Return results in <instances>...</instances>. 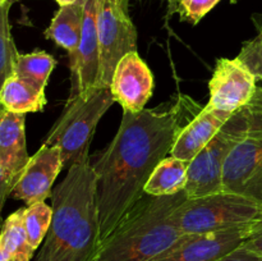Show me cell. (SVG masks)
Instances as JSON below:
<instances>
[{
  "mask_svg": "<svg viewBox=\"0 0 262 261\" xmlns=\"http://www.w3.org/2000/svg\"><path fill=\"white\" fill-rule=\"evenodd\" d=\"M181 105L178 101L170 109L138 113L123 110L115 137L91 163L96 174L100 242L145 194L143 188L151 173L170 154L184 125V104L183 107Z\"/></svg>",
  "mask_w": 262,
  "mask_h": 261,
  "instance_id": "obj_1",
  "label": "cell"
},
{
  "mask_svg": "<svg viewBox=\"0 0 262 261\" xmlns=\"http://www.w3.org/2000/svg\"><path fill=\"white\" fill-rule=\"evenodd\" d=\"M53 220L33 261H91L100 245L96 174L91 161L68 169L51 193Z\"/></svg>",
  "mask_w": 262,
  "mask_h": 261,
  "instance_id": "obj_2",
  "label": "cell"
},
{
  "mask_svg": "<svg viewBox=\"0 0 262 261\" xmlns=\"http://www.w3.org/2000/svg\"><path fill=\"white\" fill-rule=\"evenodd\" d=\"M184 200V191L159 197L145 193L100 242L91 261L152 260L182 235L171 214Z\"/></svg>",
  "mask_w": 262,
  "mask_h": 261,
  "instance_id": "obj_3",
  "label": "cell"
},
{
  "mask_svg": "<svg viewBox=\"0 0 262 261\" xmlns=\"http://www.w3.org/2000/svg\"><path fill=\"white\" fill-rule=\"evenodd\" d=\"M114 102L110 87L96 86L69 95L63 113L43 141L45 145L60 148L64 168L90 161V146L97 124Z\"/></svg>",
  "mask_w": 262,
  "mask_h": 261,
  "instance_id": "obj_4",
  "label": "cell"
},
{
  "mask_svg": "<svg viewBox=\"0 0 262 261\" xmlns=\"http://www.w3.org/2000/svg\"><path fill=\"white\" fill-rule=\"evenodd\" d=\"M262 210L261 202L222 191L199 199H187L174 210L171 220L182 234L220 232L247 227Z\"/></svg>",
  "mask_w": 262,
  "mask_h": 261,
  "instance_id": "obj_5",
  "label": "cell"
},
{
  "mask_svg": "<svg viewBox=\"0 0 262 261\" xmlns=\"http://www.w3.org/2000/svg\"><path fill=\"white\" fill-rule=\"evenodd\" d=\"M248 106L238 110L222 129L188 163L184 193L187 199H199L223 191V169L230 148L247 128Z\"/></svg>",
  "mask_w": 262,
  "mask_h": 261,
  "instance_id": "obj_6",
  "label": "cell"
},
{
  "mask_svg": "<svg viewBox=\"0 0 262 261\" xmlns=\"http://www.w3.org/2000/svg\"><path fill=\"white\" fill-rule=\"evenodd\" d=\"M247 106V128L225 159L223 191L262 204V110L251 104Z\"/></svg>",
  "mask_w": 262,
  "mask_h": 261,
  "instance_id": "obj_7",
  "label": "cell"
},
{
  "mask_svg": "<svg viewBox=\"0 0 262 261\" xmlns=\"http://www.w3.org/2000/svg\"><path fill=\"white\" fill-rule=\"evenodd\" d=\"M99 32V82L110 87L115 68L128 53L137 51V28L129 17L113 0H97Z\"/></svg>",
  "mask_w": 262,
  "mask_h": 261,
  "instance_id": "obj_8",
  "label": "cell"
},
{
  "mask_svg": "<svg viewBox=\"0 0 262 261\" xmlns=\"http://www.w3.org/2000/svg\"><path fill=\"white\" fill-rule=\"evenodd\" d=\"M257 78L238 58H220L209 82V106L234 114L252 101Z\"/></svg>",
  "mask_w": 262,
  "mask_h": 261,
  "instance_id": "obj_9",
  "label": "cell"
},
{
  "mask_svg": "<svg viewBox=\"0 0 262 261\" xmlns=\"http://www.w3.org/2000/svg\"><path fill=\"white\" fill-rule=\"evenodd\" d=\"M248 227L220 232L186 233L150 261H214L241 247L247 237Z\"/></svg>",
  "mask_w": 262,
  "mask_h": 261,
  "instance_id": "obj_10",
  "label": "cell"
},
{
  "mask_svg": "<svg viewBox=\"0 0 262 261\" xmlns=\"http://www.w3.org/2000/svg\"><path fill=\"white\" fill-rule=\"evenodd\" d=\"M63 168L60 148L42 143L35 155L30 158L10 191V197L22 200L27 206L45 202L46 199L51 197L54 182Z\"/></svg>",
  "mask_w": 262,
  "mask_h": 261,
  "instance_id": "obj_11",
  "label": "cell"
},
{
  "mask_svg": "<svg viewBox=\"0 0 262 261\" xmlns=\"http://www.w3.org/2000/svg\"><path fill=\"white\" fill-rule=\"evenodd\" d=\"M154 74L137 51L123 56L113 74L110 90L124 112L138 113L154 94Z\"/></svg>",
  "mask_w": 262,
  "mask_h": 261,
  "instance_id": "obj_12",
  "label": "cell"
},
{
  "mask_svg": "<svg viewBox=\"0 0 262 261\" xmlns=\"http://www.w3.org/2000/svg\"><path fill=\"white\" fill-rule=\"evenodd\" d=\"M71 66V95L81 94L97 86L99 82V32L97 0H84L83 23L76 58Z\"/></svg>",
  "mask_w": 262,
  "mask_h": 261,
  "instance_id": "obj_13",
  "label": "cell"
},
{
  "mask_svg": "<svg viewBox=\"0 0 262 261\" xmlns=\"http://www.w3.org/2000/svg\"><path fill=\"white\" fill-rule=\"evenodd\" d=\"M232 115L209 105L201 107L199 113L183 125L171 147L170 155L189 163L214 138Z\"/></svg>",
  "mask_w": 262,
  "mask_h": 261,
  "instance_id": "obj_14",
  "label": "cell"
},
{
  "mask_svg": "<svg viewBox=\"0 0 262 261\" xmlns=\"http://www.w3.org/2000/svg\"><path fill=\"white\" fill-rule=\"evenodd\" d=\"M30 158L26 143V114L4 110L0 114V163L12 188Z\"/></svg>",
  "mask_w": 262,
  "mask_h": 261,
  "instance_id": "obj_15",
  "label": "cell"
},
{
  "mask_svg": "<svg viewBox=\"0 0 262 261\" xmlns=\"http://www.w3.org/2000/svg\"><path fill=\"white\" fill-rule=\"evenodd\" d=\"M84 0H78L73 4L59 8L50 26L46 28L45 37L53 40L58 46L67 50L69 63L76 58L81 40L82 23H83Z\"/></svg>",
  "mask_w": 262,
  "mask_h": 261,
  "instance_id": "obj_16",
  "label": "cell"
},
{
  "mask_svg": "<svg viewBox=\"0 0 262 261\" xmlns=\"http://www.w3.org/2000/svg\"><path fill=\"white\" fill-rule=\"evenodd\" d=\"M188 163L174 156H166L158 164L146 182L143 192L150 196H173L184 191Z\"/></svg>",
  "mask_w": 262,
  "mask_h": 261,
  "instance_id": "obj_17",
  "label": "cell"
},
{
  "mask_svg": "<svg viewBox=\"0 0 262 261\" xmlns=\"http://www.w3.org/2000/svg\"><path fill=\"white\" fill-rule=\"evenodd\" d=\"M0 101L5 110L27 114L42 112L46 105V96L45 92L38 91L17 76H12L0 92Z\"/></svg>",
  "mask_w": 262,
  "mask_h": 261,
  "instance_id": "obj_18",
  "label": "cell"
},
{
  "mask_svg": "<svg viewBox=\"0 0 262 261\" xmlns=\"http://www.w3.org/2000/svg\"><path fill=\"white\" fill-rule=\"evenodd\" d=\"M55 66V58L46 51L36 50L30 54H18L14 76L38 91L45 92L46 84Z\"/></svg>",
  "mask_w": 262,
  "mask_h": 261,
  "instance_id": "obj_19",
  "label": "cell"
},
{
  "mask_svg": "<svg viewBox=\"0 0 262 261\" xmlns=\"http://www.w3.org/2000/svg\"><path fill=\"white\" fill-rule=\"evenodd\" d=\"M23 214L25 207L12 212L4 220L0 230V243L9 255V261H31L35 253L28 242Z\"/></svg>",
  "mask_w": 262,
  "mask_h": 261,
  "instance_id": "obj_20",
  "label": "cell"
},
{
  "mask_svg": "<svg viewBox=\"0 0 262 261\" xmlns=\"http://www.w3.org/2000/svg\"><path fill=\"white\" fill-rule=\"evenodd\" d=\"M14 0H7L0 7V92L8 78L14 76L15 60L19 54L15 48L12 36V27L9 23V10ZM4 110L0 101V114Z\"/></svg>",
  "mask_w": 262,
  "mask_h": 261,
  "instance_id": "obj_21",
  "label": "cell"
},
{
  "mask_svg": "<svg viewBox=\"0 0 262 261\" xmlns=\"http://www.w3.org/2000/svg\"><path fill=\"white\" fill-rule=\"evenodd\" d=\"M23 220H25L28 242L36 251L42 245L43 240L50 229L51 220H53V207L45 202L30 205V206L25 207Z\"/></svg>",
  "mask_w": 262,
  "mask_h": 261,
  "instance_id": "obj_22",
  "label": "cell"
},
{
  "mask_svg": "<svg viewBox=\"0 0 262 261\" xmlns=\"http://www.w3.org/2000/svg\"><path fill=\"white\" fill-rule=\"evenodd\" d=\"M257 33L242 45L237 58L248 67L257 81L262 82V14L253 15Z\"/></svg>",
  "mask_w": 262,
  "mask_h": 261,
  "instance_id": "obj_23",
  "label": "cell"
},
{
  "mask_svg": "<svg viewBox=\"0 0 262 261\" xmlns=\"http://www.w3.org/2000/svg\"><path fill=\"white\" fill-rule=\"evenodd\" d=\"M220 0H181L179 14L182 20L197 25L207 13L214 9Z\"/></svg>",
  "mask_w": 262,
  "mask_h": 261,
  "instance_id": "obj_24",
  "label": "cell"
},
{
  "mask_svg": "<svg viewBox=\"0 0 262 261\" xmlns=\"http://www.w3.org/2000/svg\"><path fill=\"white\" fill-rule=\"evenodd\" d=\"M242 247L248 248L262 256V210L248 227L247 237L242 243Z\"/></svg>",
  "mask_w": 262,
  "mask_h": 261,
  "instance_id": "obj_25",
  "label": "cell"
},
{
  "mask_svg": "<svg viewBox=\"0 0 262 261\" xmlns=\"http://www.w3.org/2000/svg\"><path fill=\"white\" fill-rule=\"evenodd\" d=\"M214 261H262V256L241 246L232 252L227 253V255L222 256Z\"/></svg>",
  "mask_w": 262,
  "mask_h": 261,
  "instance_id": "obj_26",
  "label": "cell"
},
{
  "mask_svg": "<svg viewBox=\"0 0 262 261\" xmlns=\"http://www.w3.org/2000/svg\"><path fill=\"white\" fill-rule=\"evenodd\" d=\"M10 191H12V186H10L9 181L7 178V174L4 171V168H3L2 163H0V228H2L3 223H4V220H3V209H4L5 201L10 196Z\"/></svg>",
  "mask_w": 262,
  "mask_h": 261,
  "instance_id": "obj_27",
  "label": "cell"
},
{
  "mask_svg": "<svg viewBox=\"0 0 262 261\" xmlns=\"http://www.w3.org/2000/svg\"><path fill=\"white\" fill-rule=\"evenodd\" d=\"M250 104L262 110V84L257 87V91H256L255 96H253L252 101H251Z\"/></svg>",
  "mask_w": 262,
  "mask_h": 261,
  "instance_id": "obj_28",
  "label": "cell"
},
{
  "mask_svg": "<svg viewBox=\"0 0 262 261\" xmlns=\"http://www.w3.org/2000/svg\"><path fill=\"white\" fill-rule=\"evenodd\" d=\"M169 4V14L179 13V2L181 0H166Z\"/></svg>",
  "mask_w": 262,
  "mask_h": 261,
  "instance_id": "obj_29",
  "label": "cell"
},
{
  "mask_svg": "<svg viewBox=\"0 0 262 261\" xmlns=\"http://www.w3.org/2000/svg\"><path fill=\"white\" fill-rule=\"evenodd\" d=\"M113 2L117 5H119L124 12L128 13V3H129V0H113Z\"/></svg>",
  "mask_w": 262,
  "mask_h": 261,
  "instance_id": "obj_30",
  "label": "cell"
},
{
  "mask_svg": "<svg viewBox=\"0 0 262 261\" xmlns=\"http://www.w3.org/2000/svg\"><path fill=\"white\" fill-rule=\"evenodd\" d=\"M0 261H9V255L7 253L5 248L3 247L2 243H0Z\"/></svg>",
  "mask_w": 262,
  "mask_h": 261,
  "instance_id": "obj_31",
  "label": "cell"
},
{
  "mask_svg": "<svg viewBox=\"0 0 262 261\" xmlns=\"http://www.w3.org/2000/svg\"><path fill=\"white\" fill-rule=\"evenodd\" d=\"M56 3L59 4V7H64V5H69V4H73V3L78 2V0H55Z\"/></svg>",
  "mask_w": 262,
  "mask_h": 261,
  "instance_id": "obj_32",
  "label": "cell"
},
{
  "mask_svg": "<svg viewBox=\"0 0 262 261\" xmlns=\"http://www.w3.org/2000/svg\"><path fill=\"white\" fill-rule=\"evenodd\" d=\"M5 2H7V0H0V7H2V5H3V4H4V3H5Z\"/></svg>",
  "mask_w": 262,
  "mask_h": 261,
  "instance_id": "obj_33",
  "label": "cell"
},
{
  "mask_svg": "<svg viewBox=\"0 0 262 261\" xmlns=\"http://www.w3.org/2000/svg\"><path fill=\"white\" fill-rule=\"evenodd\" d=\"M238 0H230V3H237Z\"/></svg>",
  "mask_w": 262,
  "mask_h": 261,
  "instance_id": "obj_34",
  "label": "cell"
}]
</instances>
